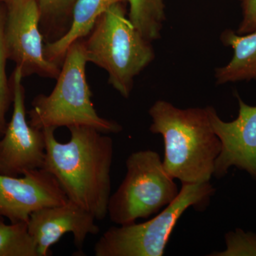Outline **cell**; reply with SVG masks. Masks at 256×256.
<instances>
[{
	"label": "cell",
	"instance_id": "6da1fadb",
	"mask_svg": "<svg viewBox=\"0 0 256 256\" xmlns=\"http://www.w3.org/2000/svg\"><path fill=\"white\" fill-rule=\"evenodd\" d=\"M70 139L60 142L55 129L42 130L46 143L43 168L53 174L68 200L102 220L110 198L114 141L107 134L87 126L68 128Z\"/></svg>",
	"mask_w": 256,
	"mask_h": 256
},
{
	"label": "cell",
	"instance_id": "7a4b0ae2",
	"mask_svg": "<svg viewBox=\"0 0 256 256\" xmlns=\"http://www.w3.org/2000/svg\"><path fill=\"white\" fill-rule=\"evenodd\" d=\"M150 130L162 136V162L170 176L184 184L210 182L220 151L207 108H178L171 102L156 100L149 110Z\"/></svg>",
	"mask_w": 256,
	"mask_h": 256
},
{
	"label": "cell",
	"instance_id": "3957f363",
	"mask_svg": "<svg viewBox=\"0 0 256 256\" xmlns=\"http://www.w3.org/2000/svg\"><path fill=\"white\" fill-rule=\"evenodd\" d=\"M124 4H114L101 15L82 42L88 62L104 68L109 84L128 98L134 78L154 60L156 53L127 16Z\"/></svg>",
	"mask_w": 256,
	"mask_h": 256
},
{
	"label": "cell",
	"instance_id": "277c9868",
	"mask_svg": "<svg viewBox=\"0 0 256 256\" xmlns=\"http://www.w3.org/2000/svg\"><path fill=\"white\" fill-rule=\"evenodd\" d=\"M87 63L82 40H78L67 50L52 92L34 99L28 112L32 127L42 130L87 126L105 134L122 130L118 122L100 117L94 108L86 74Z\"/></svg>",
	"mask_w": 256,
	"mask_h": 256
},
{
	"label": "cell",
	"instance_id": "5b68a950",
	"mask_svg": "<svg viewBox=\"0 0 256 256\" xmlns=\"http://www.w3.org/2000/svg\"><path fill=\"white\" fill-rule=\"evenodd\" d=\"M216 190L210 182L184 184L174 201L141 224L112 226L96 242V256H162L175 226L186 210H206Z\"/></svg>",
	"mask_w": 256,
	"mask_h": 256
},
{
	"label": "cell",
	"instance_id": "8992f818",
	"mask_svg": "<svg viewBox=\"0 0 256 256\" xmlns=\"http://www.w3.org/2000/svg\"><path fill=\"white\" fill-rule=\"evenodd\" d=\"M127 172L108 206L110 220L118 226L149 218L174 201L180 193L159 154L151 150L134 152L126 160Z\"/></svg>",
	"mask_w": 256,
	"mask_h": 256
},
{
	"label": "cell",
	"instance_id": "52a82bcc",
	"mask_svg": "<svg viewBox=\"0 0 256 256\" xmlns=\"http://www.w3.org/2000/svg\"><path fill=\"white\" fill-rule=\"evenodd\" d=\"M4 38L8 60H12L23 77L36 74L57 78L60 68L44 54L37 0H6Z\"/></svg>",
	"mask_w": 256,
	"mask_h": 256
},
{
	"label": "cell",
	"instance_id": "ba28073f",
	"mask_svg": "<svg viewBox=\"0 0 256 256\" xmlns=\"http://www.w3.org/2000/svg\"><path fill=\"white\" fill-rule=\"evenodd\" d=\"M21 70L12 74L13 112L0 138V174L18 176L28 170L43 168L46 143L42 130L32 127L26 120L25 92Z\"/></svg>",
	"mask_w": 256,
	"mask_h": 256
},
{
	"label": "cell",
	"instance_id": "9c48e42d",
	"mask_svg": "<svg viewBox=\"0 0 256 256\" xmlns=\"http://www.w3.org/2000/svg\"><path fill=\"white\" fill-rule=\"evenodd\" d=\"M68 201L53 174L44 168L25 172L22 178L0 174V216L10 223H26L32 213Z\"/></svg>",
	"mask_w": 256,
	"mask_h": 256
},
{
	"label": "cell",
	"instance_id": "30bf717a",
	"mask_svg": "<svg viewBox=\"0 0 256 256\" xmlns=\"http://www.w3.org/2000/svg\"><path fill=\"white\" fill-rule=\"evenodd\" d=\"M236 98L238 117L230 122L220 118L212 106L206 107L212 128L220 142L213 176L224 178L235 166L256 181V106L248 105L238 94Z\"/></svg>",
	"mask_w": 256,
	"mask_h": 256
},
{
	"label": "cell",
	"instance_id": "8fae6325",
	"mask_svg": "<svg viewBox=\"0 0 256 256\" xmlns=\"http://www.w3.org/2000/svg\"><path fill=\"white\" fill-rule=\"evenodd\" d=\"M96 220L92 214L68 200L64 204L32 213L28 228L38 256H47L50 255V248L67 233L72 234L74 244L80 250L89 235L98 233Z\"/></svg>",
	"mask_w": 256,
	"mask_h": 256
},
{
	"label": "cell",
	"instance_id": "7c38bea8",
	"mask_svg": "<svg viewBox=\"0 0 256 256\" xmlns=\"http://www.w3.org/2000/svg\"><path fill=\"white\" fill-rule=\"evenodd\" d=\"M127 2L128 0H77L68 31L60 38L44 45L47 60L60 66L69 47L86 37L101 15L114 5Z\"/></svg>",
	"mask_w": 256,
	"mask_h": 256
},
{
	"label": "cell",
	"instance_id": "4fadbf2b",
	"mask_svg": "<svg viewBox=\"0 0 256 256\" xmlns=\"http://www.w3.org/2000/svg\"><path fill=\"white\" fill-rule=\"evenodd\" d=\"M220 40L233 50L234 55L226 65L216 69V84L256 80V32L240 35L229 28L222 34Z\"/></svg>",
	"mask_w": 256,
	"mask_h": 256
},
{
	"label": "cell",
	"instance_id": "5bb4252c",
	"mask_svg": "<svg viewBox=\"0 0 256 256\" xmlns=\"http://www.w3.org/2000/svg\"><path fill=\"white\" fill-rule=\"evenodd\" d=\"M128 18L144 38L151 42L161 36L165 16L162 0H128Z\"/></svg>",
	"mask_w": 256,
	"mask_h": 256
},
{
	"label": "cell",
	"instance_id": "9a60e30c",
	"mask_svg": "<svg viewBox=\"0 0 256 256\" xmlns=\"http://www.w3.org/2000/svg\"><path fill=\"white\" fill-rule=\"evenodd\" d=\"M0 256H38L26 223H5L0 216Z\"/></svg>",
	"mask_w": 256,
	"mask_h": 256
},
{
	"label": "cell",
	"instance_id": "2e32d148",
	"mask_svg": "<svg viewBox=\"0 0 256 256\" xmlns=\"http://www.w3.org/2000/svg\"><path fill=\"white\" fill-rule=\"evenodd\" d=\"M76 1L37 0L41 14L40 28L42 32H45L48 37L50 35H56V40L63 36L66 32L67 18L72 22V11Z\"/></svg>",
	"mask_w": 256,
	"mask_h": 256
},
{
	"label": "cell",
	"instance_id": "e0dca14e",
	"mask_svg": "<svg viewBox=\"0 0 256 256\" xmlns=\"http://www.w3.org/2000/svg\"><path fill=\"white\" fill-rule=\"evenodd\" d=\"M5 14L0 11V138L2 137L8 122L6 116L10 104L13 102L12 84L8 82L6 74L8 52L4 38Z\"/></svg>",
	"mask_w": 256,
	"mask_h": 256
},
{
	"label": "cell",
	"instance_id": "ac0fdd59",
	"mask_svg": "<svg viewBox=\"0 0 256 256\" xmlns=\"http://www.w3.org/2000/svg\"><path fill=\"white\" fill-rule=\"evenodd\" d=\"M226 248L214 252L210 256H256V234L240 228L229 232L225 236Z\"/></svg>",
	"mask_w": 256,
	"mask_h": 256
},
{
	"label": "cell",
	"instance_id": "d6986e66",
	"mask_svg": "<svg viewBox=\"0 0 256 256\" xmlns=\"http://www.w3.org/2000/svg\"><path fill=\"white\" fill-rule=\"evenodd\" d=\"M242 8V20L236 32L247 34L256 32V0H240Z\"/></svg>",
	"mask_w": 256,
	"mask_h": 256
}]
</instances>
